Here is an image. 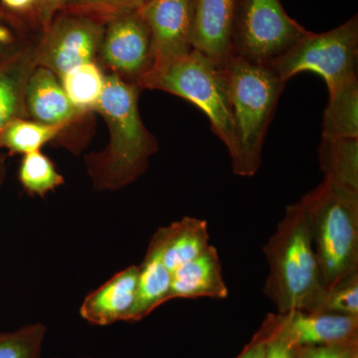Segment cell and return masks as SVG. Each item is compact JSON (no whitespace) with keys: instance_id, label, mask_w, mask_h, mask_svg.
Masks as SVG:
<instances>
[{"instance_id":"obj_33","label":"cell","mask_w":358,"mask_h":358,"mask_svg":"<svg viewBox=\"0 0 358 358\" xmlns=\"http://www.w3.org/2000/svg\"><path fill=\"white\" fill-rule=\"evenodd\" d=\"M296 358H312L308 348H296Z\"/></svg>"},{"instance_id":"obj_28","label":"cell","mask_w":358,"mask_h":358,"mask_svg":"<svg viewBox=\"0 0 358 358\" xmlns=\"http://www.w3.org/2000/svg\"><path fill=\"white\" fill-rule=\"evenodd\" d=\"M70 2L71 0H37L31 13L42 28H45Z\"/></svg>"},{"instance_id":"obj_30","label":"cell","mask_w":358,"mask_h":358,"mask_svg":"<svg viewBox=\"0 0 358 358\" xmlns=\"http://www.w3.org/2000/svg\"><path fill=\"white\" fill-rule=\"evenodd\" d=\"M282 319H284V315L282 313L281 326L272 339L268 341L264 358H296V348H292L286 338L282 336Z\"/></svg>"},{"instance_id":"obj_22","label":"cell","mask_w":358,"mask_h":358,"mask_svg":"<svg viewBox=\"0 0 358 358\" xmlns=\"http://www.w3.org/2000/svg\"><path fill=\"white\" fill-rule=\"evenodd\" d=\"M64 129L63 127L16 119L2 131L0 147H6L17 154L27 155L38 152L45 143L55 138Z\"/></svg>"},{"instance_id":"obj_27","label":"cell","mask_w":358,"mask_h":358,"mask_svg":"<svg viewBox=\"0 0 358 358\" xmlns=\"http://www.w3.org/2000/svg\"><path fill=\"white\" fill-rule=\"evenodd\" d=\"M282 313H270L264 320L262 326L254 334L251 341L245 345L243 350L236 358H264L268 341L277 333L281 326Z\"/></svg>"},{"instance_id":"obj_1","label":"cell","mask_w":358,"mask_h":358,"mask_svg":"<svg viewBox=\"0 0 358 358\" xmlns=\"http://www.w3.org/2000/svg\"><path fill=\"white\" fill-rule=\"evenodd\" d=\"M138 87L110 73L96 112L110 129V143L105 152L89 160V171L99 189H119L136 180L148 169V159L157 145L141 122Z\"/></svg>"},{"instance_id":"obj_18","label":"cell","mask_w":358,"mask_h":358,"mask_svg":"<svg viewBox=\"0 0 358 358\" xmlns=\"http://www.w3.org/2000/svg\"><path fill=\"white\" fill-rule=\"evenodd\" d=\"M171 273L162 259L159 238L154 235L145 260L138 266V293L129 322L145 319L155 308L169 301Z\"/></svg>"},{"instance_id":"obj_17","label":"cell","mask_w":358,"mask_h":358,"mask_svg":"<svg viewBox=\"0 0 358 358\" xmlns=\"http://www.w3.org/2000/svg\"><path fill=\"white\" fill-rule=\"evenodd\" d=\"M36 66V48L13 54L0 62V136L14 120L25 117L26 85Z\"/></svg>"},{"instance_id":"obj_34","label":"cell","mask_w":358,"mask_h":358,"mask_svg":"<svg viewBox=\"0 0 358 358\" xmlns=\"http://www.w3.org/2000/svg\"><path fill=\"white\" fill-rule=\"evenodd\" d=\"M78 358H91V357H78Z\"/></svg>"},{"instance_id":"obj_11","label":"cell","mask_w":358,"mask_h":358,"mask_svg":"<svg viewBox=\"0 0 358 358\" xmlns=\"http://www.w3.org/2000/svg\"><path fill=\"white\" fill-rule=\"evenodd\" d=\"M282 334L294 348L358 343V317L331 313H282Z\"/></svg>"},{"instance_id":"obj_14","label":"cell","mask_w":358,"mask_h":358,"mask_svg":"<svg viewBox=\"0 0 358 358\" xmlns=\"http://www.w3.org/2000/svg\"><path fill=\"white\" fill-rule=\"evenodd\" d=\"M25 103L35 122L49 126L66 128L84 115L71 103L58 77L42 66H36L30 74Z\"/></svg>"},{"instance_id":"obj_6","label":"cell","mask_w":358,"mask_h":358,"mask_svg":"<svg viewBox=\"0 0 358 358\" xmlns=\"http://www.w3.org/2000/svg\"><path fill=\"white\" fill-rule=\"evenodd\" d=\"M358 16L324 33L308 31L286 54L268 65L282 81L313 72L324 78L329 91L357 77Z\"/></svg>"},{"instance_id":"obj_26","label":"cell","mask_w":358,"mask_h":358,"mask_svg":"<svg viewBox=\"0 0 358 358\" xmlns=\"http://www.w3.org/2000/svg\"><path fill=\"white\" fill-rule=\"evenodd\" d=\"M147 0H71L63 11L83 14L107 23L122 13L138 10Z\"/></svg>"},{"instance_id":"obj_23","label":"cell","mask_w":358,"mask_h":358,"mask_svg":"<svg viewBox=\"0 0 358 358\" xmlns=\"http://www.w3.org/2000/svg\"><path fill=\"white\" fill-rule=\"evenodd\" d=\"M20 179L28 192L41 196L64 183V178L56 171L53 162L40 150L24 155Z\"/></svg>"},{"instance_id":"obj_9","label":"cell","mask_w":358,"mask_h":358,"mask_svg":"<svg viewBox=\"0 0 358 358\" xmlns=\"http://www.w3.org/2000/svg\"><path fill=\"white\" fill-rule=\"evenodd\" d=\"M99 55L114 74L140 88L154 66L150 31L140 11L122 13L106 23Z\"/></svg>"},{"instance_id":"obj_12","label":"cell","mask_w":358,"mask_h":358,"mask_svg":"<svg viewBox=\"0 0 358 358\" xmlns=\"http://www.w3.org/2000/svg\"><path fill=\"white\" fill-rule=\"evenodd\" d=\"M240 0H194V50L225 65L232 56V37Z\"/></svg>"},{"instance_id":"obj_4","label":"cell","mask_w":358,"mask_h":358,"mask_svg":"<svg viewBox=\"0 0 358 358\" xmlns=\"http://www.w3.org/2000/svg\"><path fill=\"white\" fill-rule=\"evenodd\" d=\"M225 71L237 143L233 173L251 178L260 169L266 134L286 82L268 66L235 54Z\"/></svg>"},{"instance_id":"obj_20","label":"cell","mask_w":358,"mask_h":358,"mask_svg":"<svg viewBox=\"0 0 358 358\" xmlns=\"http://www.w3.org/2000/svg\"><path fill=\"white\" fill-rule=\"evenodd\" d=\"M319 154L324 178L358 190V138H322Z\"/></svg>"},{"instance_id":"obj_21","label":"cell","mask_w":358,"mask_h":358,"mask_svg":"<svg viewBox=\"0 0 358 358\" xmlns=\"http://www.w3.org/2000/svg\"><path fill=\"white\" fill-rule=\"evenodd\" d=\"M66 95L82 114L96 110L105 89L106 75L94 62L78 65L60 78Z\"/></svg>"},{"instance_id":"obj_2","label":"cell","mask_w":358,"mask_h":358,"mask_svg":"<svg viewBox=\"0 0 358 358\" xmlns=\"http://www.w3.org/2000/svg\"><path fill=\"white\" fill-rule=\"evenodd\" d=\"M264 253L268 264L264 294L278 312H319L326 288L300 202L287 207Z\"/></svg>"},{"instance_id":"obj_5","label":"cell","mask_w":358,"mask_h":358,"mask_svg":"<svg viewBox=\"0 0 358 358\" xmlns=\"http://www.w3.org/2000/svg\"><path fill=\"white\" fill-rule=\"evenodd\" d=\"M140 88L160 90L185 99L208 117L212 129L222 141L231 160L237 152L225 65L193 50L183 57L155 66Z\"/></svg>"},{"instance_id":"obj_7","label":"cell","mask_w":358,"mask_h":358,"mask_svg":"<svg viewBox=\"0 0 358 358\" xmlns=\"http://www.w3.org/2000/svg\"><path fill=\"white\" fill-rule=\"evenodd\" d=\"M308 33L289 17L280 0H240L233 31V54L268 66Z\"/></svg>"},{"instance_id":"obj_8","label":"cell","mask_w":358,"mask_h":358,"mask_svg":"<svg viewBox=\"0 0 358 358\" xmlns=\"http://www.w3.org/2000/svg\"><path fill=\"white\" fill-rule=\"evenodd\" d=\"M106 23L83 14L61 11L43 28L36 47L37 66L58 78L99 55Z\"/></svg>"},{"instance_id":"obj_3","label":"cell","mask_w":358,"mask_h":358,"mask_svg":"<svg viewBox=\"0 0 358 358\" xmlns=\"http://www.w3.org/2000/svg\"><path fill=\"white\" fill-rule=\"evenodd\" d=\"M324 288L358 273V190L324 178L300 200Z\"/></svg>"},{"instance_id":"obj_19","label":"cell","mask_w":358,"mask_h":358,"mask_svg":"<svg viewBox=\"0 0 358 358\" xmlns=\"http://www.w3.org/2000/svg\"><path fill=\"white\" fill-rule=\"evenodd\" d=\"M329 92L322 138H358V80L353 78Z\"/></svg>"},{"instance_id":"obj_13","label":"cell","mask_w":358,"mask_h":358,"mask_svg":"<svg viewBox=\"0 0 358 358\" xmlns=\"http://www.w3.org/2000/svg\"><path fill=\"white\" fill-rule=\"evenodd\" d=\"M138 282V266L124 268L85 298L80 315L94 326L129 322L136 303Z\"/></svg>"},{"instance_id":"obj_10","label":"cell","mask_w":358,"mask_h":358,"mask_svg":"<svg viewBox=\"0 0 358 358\" xmlns=\"http://www.w3.org/2000/svg\"><path fill=\"white\" fill-rule=\"evenodd\" d=\"M138 11L150 31L152 68L193 50L194 0H147Z\"/></svg>"},{"instance_id":"obj_16","label":"cell","mask_w":358,"mask_h":358,"mask_svg":"<svg viewBox=\"0 0 358 358\" xmlns=\"http://www.w3.org/2000/svg\"><path fill=\"white\" fill-rule=\"evenodd\" d=\"M155 234L159 238L162 262L171 274L211 245L206 221L189 216L159 228Z\"/></svg>"},{"instance_id":"obj_24","label":"cell","mask_w":358,"mask_h":358,"mask_svg":"<svg viewBox=\"0 0 358 358\" xmlns=\"http://www.w3.org/2000/svg\"><path fill=\"white\" fill-rule=\"evenodd\" d=\"M47 327L41 322L0 333V358H42Z\"/></svg>"},{"instance_id":"obj_25","label":"cell","mask_w":358,"mask_h":358,"mask_svg":"<svg viewBox=\"0 0 358 358\" xmlns=\"http://www.w3.org/2000/svg\"><path fill=\"white\" fill-rule=\"evenodd\" d=\"M319 312L358 317V273L326 289Z\"/></svg>"},{"instance_id":"obj_31","label":"cell","mask_w":358,"mask_h":358,"mask_svg":"<svg viewBox=\"0 0 358 358\" xmlns=\"http://www.w3.org/2000/svg\"><path fill=\"white\" fill-rule=\"evenodd\" d=\"M15 38L13 31L7 26L0 23V62L6 60L9 56L11 48H13Z\"/></svg>"},{"instance_id":"obj_29","label":"cell","mask_w":358,"mask_h":358,"mask_svg":"<svg viewBox=\"0 0 358 358\" xmlns=\"http://www.w3.org/2000/svg\"><path fill=\"white\" fill-rule=\"evenodd\" d=\"M312 358H358V343L308 348Z\"/></svg>"},{"instance_id":"obj_15","label":"cell","mask_w":358,"mask_h":358,"mask_svg":"<svg viewBox=\"0 0 358 358\" xmlns=\"http://www.w3.org/2000/svg\"><path fill=\"white\" fill-rule=\"evenodd\" d=\"M229 294L223 279L220 258L215 247H208L194 260L171 274L169 300L209 298L223 300Z\"/></svg>"},{"instance_id":"obj_32","label":"cell","mask_w":358,"mask_h":358,"mask_svg":"<svg viewBox=\"0 0 358 358\" xmlns=\"http://www.w3.org/2000/svg\"><path fill=\"white\" fill-rule=\"evenodd\" d=\"M37 0H2V3L10 10L17 13H32Z\"/></svg>"}]
</instances>
